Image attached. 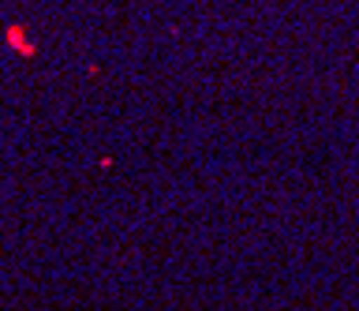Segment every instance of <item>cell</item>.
Listing matches in <instances>:
<instances>
[{
    "label": "cell",
    "mask_w": 359,
    "mask_h": 311,
    "mask_svg": "<svg viewBox=\"0 0 359 311\" xmlns=\"http://www.w3.org/2000/svg\"><path fill=\"white\" fill-rule=\"evenodd\" d=\"M8 41H11V46H19L22 53H34V46H27V41H22V38H19V30H15V27H11V30H8Z\"/></svg>",
    "instance_id": "1"
}]
</instances>
